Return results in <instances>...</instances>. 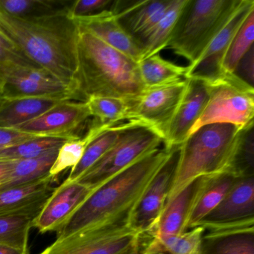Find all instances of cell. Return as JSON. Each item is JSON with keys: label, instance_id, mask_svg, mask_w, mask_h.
I'll list each match as a JSON object with an SVG mask.
<instances>
[{"label": "cell", "instance_id": "cell-1", "mask_svg": "<svg viewBox=\"0 0 254 254\" xmlns=\"http://www.w3.org/2000/svg\"><path fill=\"white\" fill-rule=\"evenodd\" d=\"M68 7L29 17H14L0 9V35L35 66L71 87L76 96L79 28L68 14Z\"/></svg>", "mask_w": 254, "mask_h": 254}, {"label": "cell", "instance_id": "cell-2", "mask_svg": "<svg viewBox=\"0 0 254 254\" xmlns=\"http://www.w3.org/2000/svg\"><path fill=\"white\" fill-rule=\"evenodd\" d=\"M172 150L159 148L95 189L56 233V239L97 227L128 225L132 211Z\"/></svg>", "mask_w": 254, "mask_h": 254}, {"label": "cell", "instance_id": "cell-3", "mask_svg": "<svg viewBox=\"0 0 254 254\" xmlns=\"http://www.w3.org/2000/svg\"><path fill=\"white\" fill-rule=\"evenodd\" d=\"M145 90L137 62L79 28L75 78L78 102L93 96L130 99Z\"/></svg>", "mask_w": 254, "mask_h": 254}, {"label": "cell", "instance_id": "cell-4", "mask_svg": "<svg viewBox=\"0 0 254 254\" xmlns=\"http://www.w3.org/2000/svg\"><path fill=\"white\" fill-rule=\"evenodd\" d=\"M247 130L210 124L190 134L180 146L178 169L166 203L196 178L230 172Z\"/></svg>", "mask_w": 254, "mask_h": 254}, {"label": "cell", "instance_id": "cell-5", "mask_svg": "<svg viewBox=\"0 0 254 254\" xmlns=\"http://www.w3.org/2000/svg\"><path fill=\"white\" fill-rule=\"evenodd\" d=\"M241 2L242 0H187L167 48L192 64Z\"/></svg>", "mask_w": 254, "mask_h": 254}, {"label": "cell", "instance_id": "cell-6", "mask_svg": "<svg viewBox=\"0 0 254 254\" xmlns=\"http://www.w3.org/2000/svg\"><path fill=\"white\" fill-rule=\"evenodd\" d=\"M203 81L207 87V102L190 135L210 124H230L242 130L254 127V86L236 73Z\"/></svg>", "mask_w": 254, "mask_h": 254}, {"label": "cell", "instance_id": "cell-7", "mask_svg": "<svg viewBox=\"0 0 254 254\" xmlns=\"http://www.w3.org/2000/svg\"><path fill=\"white\" fill-rule=\"evenodd\" d=\"M128 122L112 148L76 181L95 190L163 146V139L154 130L136 122Z\"/></svg>", "mask_w": 254, "mask_h": 254}, {"label": "cell", "instance_id": "cell-8", "mask_svg": "<svg viewBox=\"0 0 254 254\" xmlns=\"http://www.w3.org/2000/svg\"><path fill=\"white\" fill-rule=\"evenodd\" d=\"M187 78L160 87L145 88L136 97L126 99L127 121H134L149 127L164 139L180 102L187 90Z\"/></svg>", "mask_w": 254, "mask_h": 254}, {"label": "cell", "instance_id": "cell-9", "mask_svg": "<svg viewBox=\"0 0 254 254\" xmlns=\"http://www.w3.org/2000/svg\"><path fill=\"white\" fill-rule=\"evenodd\" d=\"M139 238L127 224L97 227L56 239L40 254H122Z\"/></svg>", "mask_w": 254, "mask_h": 254}, {"label": "cell", "instance_id": "cell-10", "mask_svg": "<svg viewBox=\"0 0 254 254\" xmlns=\"http://www.w3.org/2000/svg\"><path fill=\"white\" fill-rule=\"evenodd\" d=\"M180 146L172 148L129 217L128 227L139 236L150 234L164 210L178 169Z\"/></svg>", "mask_w": 254, "mask_h": 254}, {"label": "cell", "instance_id": "cell-11", "mask_svg": "<svg viewBox=\"0 0 254 254\" xmlns=\"http://www.w3.org/2000/svg\"><path fill=\"white\" fill-rule=\"evenodd\" d=\"M254 177L241 178L198 225L206 231L254 227Z\"/></svg>", "mask_w": 254, "mask_h": 254}, {"label": "cell", "instance_id": "cell-12", "mask_svg": "<svg viewBox=\"0 0 254 254\" xmlns=\"http://www.w3.org/2000/svg\"><path fill=\"white\" fill-rule=\"evenodd\" d=\"M254 10V1L242 0L227 24L218 32L201 56L192 64L187 66L185 78L210 80L224 73L222 64L227 50L239 27Z\"/></svg>", "mask_w": 254, "mask_h": 254}, {"label": "cell", "instance_id": "cell-13", "mask_svg": "<svg viewBox=\"0 0 254 254\" xmlns=\"http://www.w3.org/2000/svg\"><path fill=\"white\" fill-rule=\"evenodd\" d=\"M93 190L78 181L65 180L47 199L34 220V228L41 233H57Z\"/></svg>", "mask_w": 254, "mask_h": 254}, {"label": "cell", "instance_id": "cell-14", "mask_svg": "<svg viewBox=\"0 0 254 254\" xmlns=\"http://www.w3.org/2000/svg\"><path fill=\"white\" fill-rule=\"evenodd\" d=\"M187 79V90L165 133L163 146L167 150L184 143L207 102L208 90L205 81L199 78Z\"/></svg>", "mask_w": 254, "mask_h": 254}, {"label": "cell", "instance_id": "cell-15", "mask_svg": "<svg viewBox=\"0 0 254 254\" xmlns=\"http://www.w3.org/2000/svg\"><path fill=\"white\" fill-rule=\"evenodd\" d=\"M90 117L85 102L64 101L38 118L24 123L15 129L41 136L69 134L74 133V130Z\"/></svg>", "mask_w": 254, "mask_h": 254}, {"label": "cell", "instance_id": "cell-16", "mask_svg": "<svg viewBox=\"0 0 254 254\" xmlns=\"http://www.w3.org/2000/svg\"><path fill=\"white\" fill-rule=\"evenodd\" d=\"M172 0L114 1L110 9L123 29L141 44L158 23Z\"/></svg>", "mask_w": 254, "mask_h": 254}, {"label": "cell", "instance_id": "cell-17", "mask_svg": "<svg viewBox=\"0 0 254 254\" xmlns=\"http://www.w3.org/2000/svg\"><path fill=\"white\" fill-rule=\"evenodd\" d=\"M80 29L94 35L102 42L123 53L136 62L141 60L142 50L127 33L111 9L87 17H73Z\"/></svg>", "mask_w": 254, "mask_h": 254}, {"label": "cell", "instance_id": "cell-18", "mask_svg": "<svg viewBox=\"0 0 254 254\" xmlns=\"http://www.w3.org/2000/svg\"><path fill=\"white\" fill-rule=\"evenodd\" d=\"M207 177H200L191 181L174 198L166 203L163 213L153 231L145 237L161 238L179 235L187 230V224L196 200Z\"/></svg>", "mask_w": 254, "mask_h": 254}, {"label": "cell", "instance_id": "cell-19", "mask_svg": "<svg viewBox=\"0 0 254 254\" xmlns=\"http://www.w3.org/2000/svg\"><path fill=\"white\" fill-rule=\"evenodd\" d=\"M56 178L49 174L30 184L0 192V216L39 213L57 187Z\"/></svg>", "mask_w": 254, "mask_h": 254}, {"label": "cell", "instance_id": "cell-20", "mask_svg": "<svg viewBox=\"0 0 254 254\" xmlns=\"http://www.w3.org/2000/svg\"><path fill=\"white\" fill-rule=\"evenodd\" d=\"M68 100L75 101L69 96L2 97L0 102V127L15 128L38 118L57 104Z\"/></svg>", "mask_w": 254, "mask_h": 254}, {"label": "cell", "instance_id": "cell-21", "mask_svg": "<svg viewBox=\"0 0 254 254\" xmlns=\"http://www.w3.org/2000/svg\"><path fill=\"white\" fill-rule=\"evenodd\" d=\"M201 254H254V227L206 231Z\"/></svg>", "mask_w": 254, "mask_h": 254}, {"label": "cell", "instance_id": "cell-22", "mask_svg": "<svg viewBox=\"0 0 254 254\" xmlns=\"http://www.w3.org/2000/svg\"><path fill=\"white\" fill-rule=\"evenodd\" d=\"M239 178L230 172L207 177L191 211L187 230L197 227L199 222L218 206Z\"/></svg>", "mask_w": 254, "mask_h": 254}, {"label": "cell", "instance_id": "cell-23", "mask_svg": "<svg viewBox=\"0 0 254 254\" xmlns=\"http://www.w3.org/2000/svg\"><path fill=\"white\" fill-rule=\"evenodd\" d=\"M205 229L200 226L190 229L179 235L161 238L141 236V251L163 254H201L202 238Z\"/></svg>", "mask_w": 254, "mask_h": 254}, {"label": "cell", "instance_id": "cell-24", "mask_svg": "<svg viewBox=\"0 0 254 254\" xmlns=\"http://www.w3.org/2000/svg\"><path fill=\"white\" fill-rule=\"evenodd\" d=\"M58 151H54L38 158L14 160L11 170L0 178V192L22 187L47 176Z\"/></svg>", "mask_w": 254, "mask_h": 254}, {"label": "cell", "instance_id": "cell-25", "mask_svg": "<svg viewBox=\"0 0 254 254\" xmlns=\"http://www.w3.org/2000/svg\"><path fill=\"white\" fill-rule=\"evenodd\" d=\"M187 1L172 0L170 5L162 18L154 26L152 30L141 44L142 56L140 61L154 55L160 54L162 50L167 48L177 22Z\"/></svg>", "mask_w": 254, "mask_h": 254}, {"label": "cell", "instance_id": "cell-26", "mask_svg": "<svg viewBox=\"0 0 254 254\" xmlns=\"http://www.w3.org/2000/svg\"><path fill=\"white\" fill-rule=\"evenodd\" d=\"M114 126H105L93 121L91 127L83 137L69 139L62 145L58 151L54 163L50 169L51 176L57 178L58 175L68 169H73L81 161L89 144L103 132Z\"/></svg>", "mask_w": 254, "mask_h": 254}, {"label": "cell", "instance_id": "cell-27", "mask_svg": "<svg viewBox=\"0 0 254 254\" xmlns=\"http://www.w3.org/2000/svg\"><path fill=\"white\" fill-rule=\"evenodd\" d=\"M141 79L145 88L160 87L185 78L187 66H180L154 55L138 62Z\"/></svg>", "mask_w": 254, "mask_h": 254}, {"label": "cell", "instance_id": "cell-28", "mask_svg": "<svg viewBox=\"0 0 254 254\" xmlns=\"http://www.w3.org/2000/svg\"><path fill=\"white\" fill-rule=\"evenodd\" d=\"M76 136H78L75 133L40 136L14 146L0 148V160H23L38 158L52 151H57L65 142Z\"/></svg>", "mask_w": 254, "mask_h": 254}, {"label": "cell", "instance_id": "cell-29", "mask_svg": "<svg viewBox=\"0 0 254 254\" xmlns=\"http://www.w3.org/2000/svg\"><path fill=\"white\" fill-rule=\"evenodd\" d=\"M128 123L129 122H125L114 126L93 139L87 146L81 161L71 169L66 181H76L86 171L102 158L116 143L122 132L128 126Z\"/></svg>", "mask_w": 254, "mask_h": 254}, {"label": "cell", "instance_id": "cell-30", "mask_svg": "<svg viewBox=\"0 0 254 254\" xmlns=\"http://www.w3.org/2000/svg\"><path fill=\"white\" fill-rule=\"evenodd\" d=\"M38 214L0 216V245L28 251L29 233Z\"/></svg>", "mask_w": 254, "mask_h": 254}, {"label": "cell", "instance_id": "cell-31", "mask_svg": "<svg viewBox=\"0 0 254 254\" xmlns=\"http://www.w3.org/2000/svg\"><path fill=\"white\" fill-rule=\"evenodd\" d=\"M254 10L251 11L232 40L222 64L224 73H235L245 55L254 48Z\"/></svg>", "mask_w": 254, "mask_h": 254}, {"label": "cell", "instance_id": "cell-32", "mask_svg": "<svg viewBox=\"0 0 254 254\" xmlns=\"http://www.w3.org/2000/svg\"><path fill=\"white\" fill-rule=\"evenodd\" d=\"M85 102L88 107L90 117L99 124L115 126L127 121V103L126 99L93 96L89 98Z\"/></svg>", "mask_w": 254, "mask_h": 254}, {"label": "cell", "instance_id": "cell-33", "mask_svg": "<svg viewBox=\"0 0 254 254\" xmlns=\"http://www.w3.org/2000/svg\"><path fill=\"white\" fill-rule=\"evenodd\" d=\"M60 4L54 0H0V9L14 17H36L66 7H61Z\"/></svg>", "mask_w": 254, "mask_h": 254}, {"label": "cell", "instance_id": "cell-34", "mask_svg": "<svg viewBox=\"0 0 254 254\" xmlns=\"http://www.w3.org/2000/svg\"><path fill=\"white\" fill-rule=\"evenodd\" d=\"M253 127L245 131L240 148L230 172L238 178L254 175V151Z\"/></svg>", "mask_w": 254, "mask_h": 254}, {"label": "cell", "instance_id": "cell-35", "mask_svg": "<svg viewBox=\"0 0 254 254\" xmlns=\"http://www.w3.org/2000/svg\"><path fill=\"white\" fill-rule=\"evenodd\" d=\"M113 2L112 0H77L68 7V14L72 18L93 15L110 9Z\"/></svg>", "mask_w": 254, "mask_h": 254}, {"label": "cell", "instance_id": "cell-36", "mask_svg": "<svg viewBox=\"0 0 254 254\" xmlns=\"http://www.w3.org/2000/svg\"><path fill=\"white\" fill-rule=\"evenodd\" d=\"M17 64L35 65L0 35V72Z\"/></svg>", "mask_w": 254, "mask_h": 254}, {"label": "cell", "instance_id": "cell-37", "mask_svg": "<svg viewBox=\"0 0 254 254\" xmlns=\"http://www.w3.org/2000/svg\"><path fill=\"white\" fill-rule=\"evenodd\" d=\"M40 136H44L26 133L15 128L0 127V148L14 146Z\"/></svg>", "mask_w": 254, "mask_h": 254}, {"label": "cell", "instance_id": "cell-38", "mask_svg": "<svg viewBox=\"0 0 254 254\" xmlns=\"http://www.w3.org/2000/svg\"><path fill=\"white\" fill-rule=\"evenodd\" d=\"M239 69H241L243 73V75L241 77V78L253 86V83H254V48L251 49L245 55V57L242 59L236 71L239 70Z\"/></svg>", "mask_w": 254, "mask_h": 254}, {"label": "cell", "instance_id": "cell-39", "mask_svg": "<svg viewBox=\"0 0 254 254\" xmlns=\"http://www.w3.org/2000/svg\"><path fill=\"white\" fill-rule=\"evenodd\" d=\"M0 254H29V251L8 245H0Z\"/></svg>", "mask_w": 254, "mask_h": 254}, {"label": "cell", "instance_id": "cell-40", "mask_svg": "<svg viewBox=\"0 0 254 254\" xmlns=\"http://www.w3.org/2000/svg\"><path fill=\"white\" fill-rule=\"evenodd\" d=\"M14 163V160H0V178L11 170Z\"/></svg>", "mask_w": 254, "mask_h": 254}, {"label": "cell", "instance_id": "cell-41", "mask_svg": "<svg viewBox=\"0 0 254 254\" xmlns=\"http://www.w3.org/2000/svg\"><path fill=\"white\" fill-rule=\"evenodd\" d=\"M122 254H140V247H139V241L136 245L127 250L126 252Z\"/></svg>", "mask_w": 254, "mask_h": 254}, {"label": "cell", "instance_id": "cell-42", "mask_svg": "<svg viewBox=\"0 0 254 254\" xmlns=\"http://www.w3.org/2000/svg\"><path fill=\"white\" fill-rule=\"evenodd\" d=\"M140 254H163L159 252H148V251H141Z\"/></svg>", "mask_w": 254, "mask_h": 254}, {"label": "cell", "instance_id": "cell-43", "mask_svg": "<svg viewBox=\"0 0 254 254\" xmlns=\"http://www.w3.org/2000/svg\"><path fill=\"white\" fill-rule=\"evenodd\" d=\"M2 98L0 96V102H2Z\"/></svg>", "mask_w": 254, "mask_h": 254}]
</instances>
